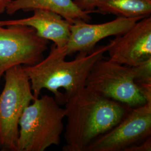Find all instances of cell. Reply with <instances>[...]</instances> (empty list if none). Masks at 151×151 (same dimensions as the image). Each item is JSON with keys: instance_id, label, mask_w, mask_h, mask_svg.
I'll list each match as a JSON object with an SVG mask.
<instances>
[{"instance_id": "4", "label": "cell", "mask_w": 151, "mask_h": 151, "mask_svg": "<svg viewBox=\"0 0 151 151\" xmlns=\"http://www.w3.org/2000/svg\"><path fill=\"white\" fill-rule=\"evenodd\" d=\"M4 76L5 85L0 94V151H17L19 120L35 97L22 65L9 69Z\"/></svg>"}, {"instance_id": "3", "label": "cell", "mask_w": 151, "mask_h": 151, "mask_svg": "<svg viewBox=\"0 0 151 151\" xmlns=\"http://www.w3.org/2000/svg\"><path fill=\"white\" fill-rule=\"evenodd\" d=\"M65 108L52 96L35 99L25 109L19 120L17 151H44L60 143Z\"/></svg>"}, {"instance_id": "6", "label": "cell", "mask_w": 151, "mask_h": 151, "mask_svg": "<svg viewBox=\"0 0 151 151\" xmlns=\"http://www.w3.org/2000/svg\"><path fill=\"white\" fill-rule=\"evenodd\" d=\"M49 42L40 37L31 27L0 25V80L12 67L33 65L42 61Z\"/></svg>"}, {"instance_id": "9", "label": "cell", "mask_w": 151, "mask_h": 151, "mask_svg": "<svg viewBox=\"0 0 151 151\" xmlns=\"http://www.w3.org/2000/svg\"><path fill=\"white\" fill-rule=\"evenodd\" d=\"M141 19L117 17L112 21L97 24L83 20L75 22L70 25V36L65 47L67 55L76 53H90L103 39L123 34Z\"/></svg>"}, {"instance_id": "11", "label": "cell", "mask_w": 151, "mask_h": 151, "mask_svg": "<svg viewBox=\"0 0 151 151\" xmlns=\"http://www.w3.org/2000/svg\"><path fill=\"white\" fill-rule=\"evenodd\" d=\"M35 10L54 12L70 24L79 20L88 22L91 19L90 13L82 11L72 0H12L6 12L9 15H13L18 11L28 12Z\"/></svg>"}, {"instance_id": "16", "label": "cell", "mask_w": 151, "mask_h": 151, "mask_svg": "<svg viewBox=\"0 0 151 151\" xmlns=\"http://www.w3.org/2000/svg\"><path fill=\"white\" fill-rule=\"evenodd\" d=\"M12 0H0V15L6 12Z\"/></svg>"}, {"instance_id": "12", "label": "cell", "mask_w": 151, "mask_h": 151, "mask_svg": "<svg viewBox=\"0 0 151 151\" xmlns=\"http://www.w3.org/2000/svg\"><path fill=\"white\" fill-rule=\"evenodd\" d=\"M95 12L117 17L151 16V0H96Z\"/></svg>"}, {"instance_id": "15", "label": "cell", "mask_w": 151, "mask_h": 151, "mask_svg": "<svg viewBox=\"0 0 151 151\" xmlns=\"http://www.w3.org/2000/svg\"><path fill=\"white\" fill-rule=\"evenodd\" d=\"M151 137L147 138L145 140L133 146H130L124 151H151Z\"/></svg>"}, {"instance_id": "7", "label": "cell", "mask_w": 151, "mask_h": 151, "mask_svg": "<svg viewBox=\"0 0 151 151\" xmlns=\"http://www.w3.org/2000/svg\"><path fill=\"white\" fill-rule=\"evenodd\" d=\"M151 135V103L132 108L111 129L97 137L85 151H124Z\"/></svg>"}, {"instance_id": "1", "label": "cell", "mask_w": 151, "mask_h": 151, "mask_svg": "<svg viewBox=\"0 0 151 151\" xmlns=\"http://www.w3.org/2000/svg\"><path fill=\"white\" fill-rule=\"evenodd\" d=\"M67 124L63 151H85L99 136L111 129L132 108L104 97L85 87L65 103Z\"/></svg>"}, {"instance_id": "10", "label": "cell", "mask_w": 151, "mask_h": 151, "mask_svg": "<svg viewBox=\"0 0 151 151\" xmlns=\"http://www.w3.org/2000/svg\"><path fill=\"white\" fill-rule=\"evenodd\" d=\"M12 24L33 27L40 37L53 42L58 48L65 47L70 36V23L59 14L46 10H34L29 17L0 20L2 26Z\"/></svg>"}, {"instance_id": "13", "label": "cell", "mask_w": 151, "mask_h": 151, "mask_svg": "<svg viewBox=\"0 0 151 151\" xmlns=\"http://www.w3.org/2000/svg\"><path fill=\"white\" fill-rule=\"evenodd\" d=\"M132 67L135 85L147 102H151V58Z\"/></svg>"}, {"instance_id": "8", "label": "cell", "mask_w": 151, "mask_h": 151, "mask_svg": "<svg viewBox=\"0 0 151 151\" xmlns=\"http://www.w3.org/2000/svg\"><path fill=\"white\" fill-rule=\"evenodd\" d=\"M109 59L122 65L135 66L151 58V17L141 19L123 34L108 44Z\"/></svg>"}, {"instance_id": "14", "label": "cell", "mask_w": 151, "mask_h": 151, "mask_svg": "<svg viewBox=\"0 0 151 151\" xmlns=\"http://www.w3.org/2000/svg\"><path fill=\"white\" fill-rule=\"evenodd\" d=\"M77 7L82 11H86L90 14L95 12L96 0H72Z\"/></svg>"}, {"instance_id": "5", "label": "cell", "mask_w": 151, "mask_h": 151, "mask_svg": "<svg viewBox=\"0 0 151 151\" xmlns=\"http://www.w3.org/2000/svg\"><path fill=\"white\" fill-rule=\"evenodd\" d=\"M85 87L101 96L130 108L147 103L135 85L132 67L105 57L93 65Z\"/></svg>"}, {"instance_id": "2", "label": "cell", "mask_w": 151, "mask_h": 151, "mask_svg": "<svg viewBox=\"0 0 151 151\" xmlns=\"http://www.w3.org/2000/svg\"><path fill=\"white\" fill-rule=\"evenodd\" d=\"M108 44L97 46L90 53H78L75 59L67 61L66 48L54 44L48 56L36 65H23L31 85L34 96L39 97L43 89L52 92L59 104L85 87L87 78L93 65L104 58Z\"/></svg>"}]
</instances>
